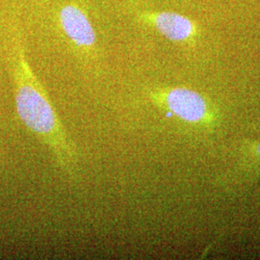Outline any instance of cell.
<instances>
[{
  "mask_svg": "<svg viewBox=\"0 0 260 260\" xmlns=\"http://www.w3.org/2000/svg\"><path fill=\"white\" fill-rule=\"evenodd\" d=\"M12 74L19 119L49 149L66 176L75 178L78 172L75 143L69 137L46 89L29 64L19 37L13 45Z\"/></svg>",
  "mask_w": 260,
  "mask_h": 260,
  "instance_id": "1",
  "label": "cell"
},
{
  "mask_svg": "<svg viewBox=\"0 0 260 260\" xmlns=\"http://www.w3.org/2000/svg\"><path fill=\"white\" fill-rule=\"evenodd\" d=\"M149 98L158 107L171 112L186 122L204 123L211 116L208 104L202 94L187 88H157L149 92Z\"/></svg>",
  "mask_w": 260,
  "mask_h": 260,
  "instance_id": "2",
  "label": "cell"
},
{
  "mask_svg": "<svg viewBox=\"0 0 260 260\" xmlns=\"http://www.w3.org/2000/svg\"><path fill=\"white\" fill-rule=\"evenodd\" d=\"M57 24L69 43L81 53L95 52L98 37L86 11L77 3H66L57 12Z\"/></svg>",
  "mask_w": 260,
  "mask_h": 260,
  "instance_id": "3",
  "label": "cell"
},
{
  "mask_svg": "<svg viewBox=\"0 0 260 260\" xmlns=\"http://www.w3.org/2000/svg\"><path fill=\"white\" fill-rule=\"evenodd\" d=\"M144 25L156 30L160 35L175 43H187L195 38L198 28L195 22L184 15L169 11H147L138 14Z\"/></svg>",
  "mask_w": 260,
  "mask_h": 260,
  "instance_id": "4",
  "label": "cell"
},
{
  "mask_svg": "<svg viewBox=\"0 0 260 260\" xmlns=\"http://www.w3.org/2000/svg\"><path fill=\"white\" fill-rule=\"evenodd\" d=\"M256 150H257V153L260 155V143L257 145V148H256Z\"/></svg>",
  "mask_w": 260,
  "mask_h": 260,
  "instance_id": "5",
  "label": "cell"
}]
</instances>
